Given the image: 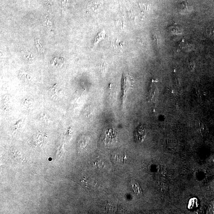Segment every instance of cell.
<instances>
[{
    "mask_svg": "<svg viewBox=\"0 0 214 214\" xmlns=\"http://www.w3.org/2000/svg\"><path fill=\"white\" fill-rule=\"evenodd\" d=\"M146 131L143 125L139 126L135 131V138L139 142H143L146 137Z\"/></svg>",
    "mask_w": 214,
    "mask_h": 214,
    "instance_id": "obj_1",
    "label": "cell"
},
{
    "mask_svg": "<svg viewBox=\"0 0 214 214\" xmlns=\"http://www.w3.org/2000/svg\"><path fill=\"white\" fill-rule=\"evenodd\" d=\"M179 10L180 12H183V11L184 12V11H187L188 10V4L185 2L181 4L179 6Z\"/></svg>",
    "mask_w": 214,
    "mask_h": 214,
    "instance_id": "obj_4",
    "label": "cell"
},
{
    "mask_svg": "<svg viewBox=\"0 0 214 214\" xmlns=\"http://www.w3.org/2000/svg\"><path fill=\"white\" fill-rule=\"evenodd\" d=\"M130 185L132 189L137 195H141L142 194V191L140 186L137 182L132 180L131 181Z\"/></svg>",
    "mask_w": 214,
    "mask_h": 214,
    "instance_id": "obj_2",
    "label": "cell"
},
{
    "mask_svg": "<svg viewBox=\"0 0 214 214\" xmlns=\"http://www.w3.org/2000/svg\"><path fill=\"white\" fill-rule=\"evenodd\" d=\"M198 205V201L195 198L191 199L189 201L188 207L189 209H192L197 207Z\"/></svg>",
    "mask_w": 214,
    "mask_h": 214,
    "instance_id": "obj_3",
    "label": "cell"
}]
</instances>
